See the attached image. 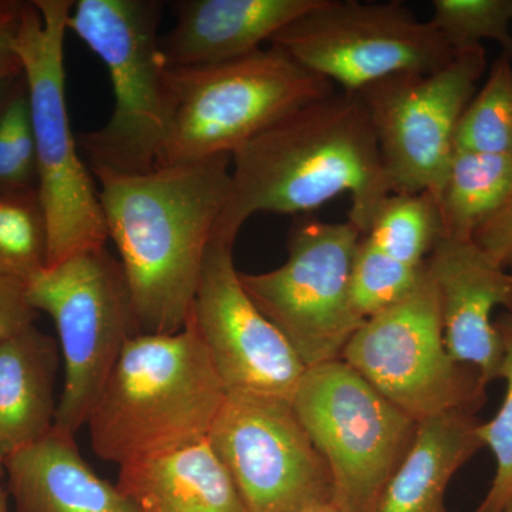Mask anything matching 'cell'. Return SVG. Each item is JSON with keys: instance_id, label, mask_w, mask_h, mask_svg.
I'll list each match as a JSON object with an SVG mask.
<instances>
[{"instance_id": "1", "label": "cell", "mask_w": 512, "mask_h": 512, "mask_svg": "<svg viewBox=\"0 0 512 512\" xmlns=\"http://www.w3.org/2000/svg\"><path fill=\"white\" fill-rule=\"evenodd\" d=\"M348 194L366 234L392 194L359 93L333 92L292 111L232 154L231 190L212 241L234 247L256 214L301 215Z\"/></svg>"}, {"instance_id": "2", "label": "cell", "mask_w": 512, "mask_h": 512, "mask_svg": "<svg viewBox=\"0 0 512 512\" xmlns=\"http://www.w3.org/2000/svg\"><path fill=\"white\" fill-rule=\"evenodd\" d=\"M231 167L232 156H217L147 174L96 175L138 335H174L187 325L231 190Z\"/></svg>"}, {"instance_id": "3", "label": "cell", "mask_w": 512, "mask_h": 512, "mask_svg": "<svg viewBox=\"0 0 512 512\" xmlns=\"http://www.w3.org/2000/svg\"><path fill=\"white\" fill-rule=\"evenodd\" d=\"M227 399L194 322L128 340L86 426L94 453L119 467L204 443Z\"/></svg>"}, {"instance_id": "4", "label": "cell", "mask_w": 512, "mask_h": 512, "mask_svg": "<svg viewBox=\"0 0 512 512\" xmlns=\"http://www.w3.org/2000/svg\"><path fill=\"white\" fill-rule=\"evenodd\" d=\"M158 167L232 156L292 111L335 86L279 47L211 66L167 67Z\"/></svg>"}, {"instance_id": "5", "label": "cell", "mask_w": 512, "mask_h": 512, "mask_svg": "<svg viewBox=\"0 0 512 512\" xmlns=\"http://www.w3.org/2000/svg\"><path fill=\"white\" fill-rule=\"evenodd\" d=\"M157 0H77L67 19L74 33L106 64L114 106L99 130L77 136L94 177L147 174L158 168L165 137L167 70Z\"/></svg>"}, {"instance_id": "6", "label": "cell", "mask_w": 512, "mask_h": 512, "mask_svg": "<svg viewBox=\"0 0 512 512\" xmlns=\"http://www.w3.org/2000/svg\"><path fill=\"white\" fill-rule=\"evenodd\" d=\"M72 0H33L23 10L16 49L28 83L39 195L49 227L47 268L106 247L99 190L80 154L66 100L64 39Z\"/></svg>"}, {"instance_id": "7", "label": "cell", "mask_w": 512, "mask_h": 512, "mask_svg": "<svg viewBox=\"0 0 512 512\" xmlns=\"http://www.w3.org/2000/svg\"><path fill=\"white\" fill-rule=\"evenodd\" d=\"M26 289L30 305L55 322L64 365L56 427L76 437L124 346L138 335L126 274L101 247L46 268Z\"/></svg>"}, {"instance_id": "8", "label": "cell", "mask_w": 512, "mask_h": 512, "mask_svg": "<svg viewBox=\"0 0 512 512\" xmlns=\"http://www.w3.org/2000/svg\"><path fill=\"white\" fill-rule=\"evenodd\" d=\"M292 407L328 464L333 503L346 512H375L419 423L342 359L308 367Z\"/></svg>"}, {"instance_id": "9", "label": "cell", "mask_w": 512, "mask_h": 512, "mask_svg": "<svg viewBox=\"0 0 512 512\" xmlns=\"http://www.w3.org/2000/svg\"><path fill=\"white\" fill-rule=\"evenodd\" d=\"M340 359L417 423L444 413L474 414L485 402L477 370L448 355L427 266L406 298L362 323Z\"/></svg>"}, {"instance_id": "10", "label": "cell", "mask_w": 512, "mask_h": 512, "mask_svg": "<svg viewBox=\"0 0 512 512\" xmlns=\"http://www.w3.org/2000/svg\"><path fill=\"white\" fill-rule=\"evenodd\" d=\"M362 237L349 220H302L289 231L284 265L262 274L239 272L249 298L291 343L306 369L339 360L365 322L350 293Z\"/></svg>"}, {"instance_id": "11", "label": "cell", "mask_w": 512, "mask_h": 512, "mask_svg": "<svg viewBox=\"0 0 512 512\" xmlns=\"http://www.w3.org/2000/svg\"><path fill=\"white\" fill-rule=\"evenodd\" d=\"M305 69L359 93L403 73H430L456 53L402 2L322 0L271 40Z\"/></svg>"}, {"instance_id": "12", "label": "cell", "mask_w": 512, "mask_h": 512, "mask_svg": "<svg viewBox=\"0 0 512 512\" xmlns=\"http://www.w3.org/2000/svg\"><path fill=\"white\" fill-rule=\"evenodd\" d=\"M487 67L483 45L457 52L430 73L386 77L359 92L375 128L392 194L439 197L458 121Z\"/></svg>"}, {"instance_id": "13", "label": "cell", "mask_w": 512, "mask_h": 512, "mask_svg": "<svg viewBox=\"0 0 512 512\" xmlns=\"http://www.w3.org/2000/svg\"><path fill=\"white\" fill-rule=\"evenodd\" d=\"M207 441L248 512H303L333 501L328 464L291 400L227 396Z\"/></svg>"}, {"instance_id": "14", "label": "cell", "mask_w": 512, "mask_h": 512, "mask_svg": "<svg viewBox=\"0 0 512 512\" xmlns=\"http://www.w3.org/2000/svg\"><path fill=\"white\" fill-rule=\"evenodd\" d=\"M232 245L212 241L190 319L227 396L291 400L306 366L249 298Z\"/></svg>"}, {"instance_id": "15", "label": "cell", "mask_w": 512, "mask_h": 512, "mask_svg": "<svg viewBox=\"0 0 512 512\" xmlns=\"http://www.w3.org/2000/svg\"><path fill=\"white\" fill-rule=\"evenodd\" d=\"M439 293L444 343L460 365L488 384L503 375L505 346L495 308L512 312V276L473 241L441 238L426 261Z\"/></svg>"}, {"instance_id": "16", "label": "cell", "mask_w": 512, "mask_h": 512, "mask_svg": "<svg viewBox=\"0 0 512 512\" xmlns=\"http://www.w3.org/2000/svg\"><path fill=\"white\" fill-rule=\"evenodd\" d=\"M322 0H183L175 25L160 37L167 67L211 66L262 49Z\"/></svg>"}, {"instance_id": "17", "label": "cell", "mask_w": 512, "mask_h": 512, "mask_svg": "<svg viewBox=\"0 0 512 512\" xmlns=\"http://www.w3.org/2000/svg\"><path fill=\"white\" fill-rule=\"evenodd\" d=\"M13 512H137L116 485L87 464L76 437L55 429L6 464Z\"/></svg>"}, {"instance_id": "18", "label": "cell", "mask_w": 512, "mask_h": 512, "mask_svg": "<svg viewBox=\"0 0 512 512\" xmlns=\"http://www.w3.org/2000/svg\"><path fill=\"white\" fill-rule=\"evenodd\" d=\"M59 343L35 325L0 342V481L19 451L56 426Z\"/></svg>"}, {"instance_id": "19", "label": "cell", "mask_w": 512, "mask_h": 512, "mask_svg": "<svg viewBox=\"0 0 512 512\" xmlns=\"http://www.w3.org/2000/svg\"><path fill=\"white\" fill-rule=\"evenodd\" d=\"M117 487L137 512H248L208 441L120 467Z\"/></svg>"}, {"instance_id": "20", "label": "cell", "mask_w": 512, "mask_h": 512, "mask_svg": "<svg viewBox=\"0 0 512 512\" xmlns=\"http://www.w3.org/2000/svg\"><path fill=\"white\" fill-rule=\"evenodd\" d=\"M474 414L453 412L420 421L409 453L380 495L375 512H447L448 483L484 444Z\"/></svg>"}, {"instance_id": "21", "label": "cell", "mask_w": 512, "mask_h": 512, "mask_svg": "<svg viewBox=\"0 0 512 512\" xmlns=\"http://www.w3.org/2000/svg\"><path fill=\"white\" fill-rule=\"evenodd\" d=\"M512 198V156L454 151L437 197L444 237L473 241Z\"/></svg>"}, {"instance_id": "22", "label": "cell", "mask_w": 512, "mask_h": 512, "mask_svg": "<svg viewBox=\"0 0 512 512\" xmlns=\"http://www.w3.org/2000/svg\"><path fill=\"white\" fill-rule=\"evenodd\" d=\"M363 237L403 264L423 266L444 237L436 198L430 192L390 194Z\"/></svg>"}, {"instance_id": "23", "label": "cell", "mask_w": 512, "mask_h": 512, "mask_svg": "<svg viewBox=\"0 0 512 512\" xmlns=\"http://www.w3.org/2000/svg\"><path fill=\"white\" fill-rule=\"evenodd\" d=\"M49 261V227L39 190H0V276L28 285Z\"/></svg>"}, {"instance_id": "24", "label": "cell", "mask_w": 512, "mask_h": 512, "mask_svg": "<svg viewBox=\"0 0 512 512\" xmlns=\"http://www.w3.org/2000/svg\"><path fill=\"white\" fill-rule=\"evenodd\" d=\"M454 151L512 156V57L501 55L458 121Z\"/></svg>"}, {"instance_id": "25", "label": "cell", "mask_w": 512, "mask_h": 512, "mask_svg": "<svg viewBox=\"0 0 512 512\" xmlns=\"http://www.w3.org/2000/svg\"><path fill=\"white\" fill-rule=\"evenodd\" d=\"M424 271L426 264H403L384 254L366 237L360 238L350 274V293L356 312L366 320L392 308L416 288Z\"/></svg>"}, {"instance_id": "26", "label": "cell", "mask_w": 512, "mask_h": 512, "mask_svg": "<svg viewBox=\"0 0 512 512\" xmlns=\"http://www.w3.org/2000/svg\"><path fill=\"white\" fill-rule=\"evenodd\" d=\"M39 190L25 76L0 90V190Z\"/></svg>"}, {"instance_id": "27", "label": "cell", "mask_w": 512, "mask_h": 512, "mask_svg": "<svg viewBox=\"0 0 512 512\" xmlns=\"http://www.w3.org/2000/svg\"><path fill=\"white\" fill-rule=\"evenodd\" d=\"M429 22L454 53L493 40L512 57V0H434Z\"/></svg>"}, {"instance_id": "28", "label": "cell", "mask_w": 512, "mask_h": 512, "mask_svg": "<svg viewBox=\"0 0 512 512\" xmlns=\"http://www.w3.org/2000/svg\"><path fill=\"white\" fill-rule=\"evenodd\" d=\"M503 335L505 357L501 379L507 383L504 402L494 419L478 423L477 436L495 457V476L484 500L474 512H500L512 495V312L497 320Z\"/></svg>"}, {"instance_id": "29", "label": "cell", "mask_w": 512, "mask_h": 512, "mask_svg": "<svg viewBox=\"0 0 512 512\" xmlns=\"http://www.w3.org/2000/svg\"><path fill=\"white\" fill-rule=\"evenodd\" d=\"M26 2L0 0V90L23 74L16 40L22 25Z\"/></svg>"}, {"instance_id": "30", "label": "cell", "mask_w": 512, "mask_h": 512, "mask_svg": "<svg viewBox=\"0 0 512 512\" xmlns=\"http://www.w3.org/2000/svg\"><path fill=\"white\" fill-rule=\"evenodd\" d=\"M37 315L39 312L30 305L26 285L0 276V342L35 325Z\"/></svg>"}, {"instance_id": "31", "label": "cell", "mask_w": 512, "mask_h": 512, "mask_svg": "<svg viewBox=\"0 0 512 512\" xmlns=\"http://www.w3.org/2000/svg\"><path fill=\"white\" fill-rule=\"evenodd\" d=\"M473 242L497 264L507 268L512 259V198L493 220L478 229Z\"/></svg>"}, {"instance_id": "32", "label": "cell", "mask_w": 512, "mask_h": 512, "mask_svg": "<svg viewBox=\"0 0 512 512\" xmlns=\"http://www.w3.org/2000/svg\"><path fill=\"white\" fill-rule=\"evenodd\" d=\"M303 512H346L343 508H340L338 504L333 503V501H328V503H323L319 505H315V507L309 508V510Z\"/></svg>"}, {"instance_id": "33", "label": "cell", "mask_w": 512, "mask_h": 512, "mask_svg": "<svg viewBox=\"0 0 512 512\" xmlns=\"http://www.w3.org/2000/svg\"><path fill=\"white\" fill-rule=\"evenodd\" d=\"M9 500L8 490L0 485V512H9Z\"/></svg>"}, {"instance_id": "34", "label": "cell", "mask_w": 512, "mask_h": 512, "mask_svg": "<svg viewBox=\"0 0 512 512\" xmlns=\"http://www.w3.org/2000/svg\"><path fill=\"white\" fill-rule=\"evenodd\" d=\"M500 512H512V495L510 500H508V503L504 505L503 510H501Z\"/></svg>"}, {"instance_id": "35", "label": "cell", "mask_w": 512, "mask_h": 512, "mask_svg": "<svg viewBox=\"0 0 512 512\" xmlns=\"http://www.w3.org/2000/svg\"><path fill=\"white\" fill-rule=\"evenodd\" d=\"M507 269H508V272H510V274L512 276V259H511L510 264H508Z\"/></svg>"}]
</instances>
